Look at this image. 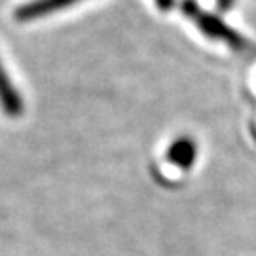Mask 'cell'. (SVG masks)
Instances as JSON below:
<instances>
[{"instance_id":"obj_6","label":"cell","mask_w":256,"mask_h":256,"mask_svg":"<svg viewBox=\"0 0 256 256\" xmlns=\"http://www.w3.org/2000/svg\"><path fill=\"white\" fill-rule=\"evenodd\" d=\"M216 6H218L220 12H228L234 6V0H216Z\"/></svg>"},{"instance_id":"obj_5","label":"cell","mask_w":256,"mask_h":256,"mask_svg":"<svg viewBox=\"0 0 256 256\" xmlns=\"http://www.w3.org/2000/svg\"><path fill=\"white\" fill-rule=\"evenodd\" d=\"M156 6L162 12H169L174 6V0H156Z\"/></svg>"},{"instance_id":"obj_3","label":"cell","mask_w":256,"mask_h":256,"mask_svg":"<svg viewBox=\"0 0 256 256\" xmlns=\"http://www.w3.org/2000/svg\"><path fill=\"white\" fill-rule=\"evenodd\" d=\"M0 106L10 118H19L25 108V102L21 99L18 88L12 82L10 74L6 72L2 61H0Z\"/></svg>"},{"instance_id":"obj_4","label":"cell","mask_w":256,"mask_h":256,"mask_svg":"<svg viewBox=\"0 0 256 256\" xmlns=\"http://www.w3.org/2000/svg\"><path fill=\"white\" fill-rule=\"evenodd\" d=\"M196 156H198V146H196L194 138L188 137V135L174 138L171 146L165 152L167 162L173 164L174 167H178V169H182V171H188L192 167L194 162H196Z\"/></svg>"},{"instance_id":"obj_2","label":"cell","mask_w":256,"mask_h":256,"mask_svg":"<svg viewBox=\"0 0 256 256\" xmlns=\"http://www.w3.org/2000/svg\"><path fill=\"white\" fill-rule=\"evenodd\" d=\"M78 2H82V0H30V2L21 4L14 16L21 23H27V21H36V19L63 12L66 8H72Z\"/></svg>"},{"instance_id":"obj_1","label":"cell","mask_w":256,"mask_h":256,"mask_svg":"<svg viewBox=\"0 0 256 256\" xmlns=\"http://www.w3.org/2000/svg\"><path fill=\"white\" fill-rule=\"evenodd\" d=\"M180 10L182 14L188 19H192L196 23V27L202 30L207 38H212V40H220L224 44H228L230 48H234L236 52H241L245 48V40L239 34L238 30L226 25L218 16H212L209 12H203L196 0H182L180 4Z\"/></svg>"}]
</instances>
